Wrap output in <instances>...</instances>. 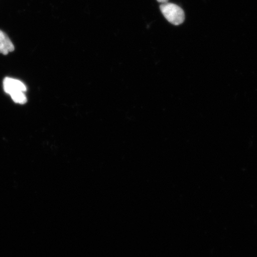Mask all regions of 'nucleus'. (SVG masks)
I'll return each instance as SVG.
<instances>
[{
	"label": "nucleus",
	"mask_w": 257,
	"mask_h": 257,
	"mask_svg": "<svg viewBox=\"0 0 257 257\" xmlns=\"http://www.w3.org/2000/svg\"><path fill=\"white\" fill-rule=\"evenodd\" d=\"M161 12L170 24L179 25L185 21V13L178 5L173 3H163L160 6Z\"/></svg>",
	"instance_id": "1"
},
{
	"label": "nucleus",
	"mask_w": 257,
	"mask_h": 257,
	"mask_svg": "<svg viewBox=\"0 0 257 257\" xmlns=\"http://www.w3.org/2000/svg\"><path fill=\"white\" fill-rule=\"evenodd\" d=\"M5 91L8 94L12 95L18 92H25L27 91V87L23 82L20 80L7 78L3 82Z\"/></svg>",
	"instance_id": "2"
},
{
	"label": "nucleus",
	"mask_w": 257,
	"mask_h": 257,
	"mask_svg": "<svg viewBox=\"0 0 257 257\" xmlns=\"http://www.w3.org/2000/svg\"><path fill=\"white\" fill-rule=\"evenodd\" d=\"M15 50V46L7 34L0 30V53L7 55Z\"/></svg>",
	"instance_id": "3"
},
{
	"label": "nucleus",
	"mask_w": 257,
	"mask_h": 257,
	"mask_svg": "<svg viewBox=\"0 0 257 257\" xmlns=\"http://www.w3.org/2000/svg\"><path fill=\"white\" fill-rule=\"evenodd\" d=\"M11 95V97L16 103L24 104L27 101V97L23 92L14 93Z\"/></svg>",
	"instance_id": "4"
},
{
	"label": "nucleus",
	"mask_w": 257,
	"mask_h": 257,
	"mask_svg": "<svg viewBox=\"0 0 257 257\" xmlns=\"http://www.w3.org/2000/svg\"><path fill=\"white\" fill-rule=\"evenodd\" d=\"M157 1L163 4V3H168L169 0H157Z\"/></svg>",
	"instance_id": "5"
}]
</instances>
